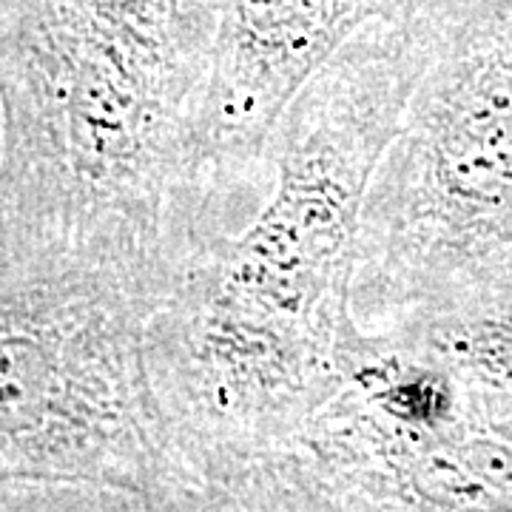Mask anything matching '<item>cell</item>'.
Segmentation results:
<instances>
[{
	"label": "cell",
	"mask_w": 512,
	"mask_h": 512,
	"mask_svg": "<svg viewBox=\"0 0 512 512\" xmlns=\"http://www.w3.org/2000/svg\"><path fill=\"white\" fill-rule=\"evenodd\" d=\"M427 20V18H424ZM367 191L356 296L393 313L512 245V52L441 40Z\"/></svg>",
	"instance_id": "obj_4"
},
{
	"label": "cell",
	"mask_w": 512,
	"mask_h": 512,
	"mask_svg": "<svg viewBox=\"0 0 512 512\" xmlns=\"http://www.w3.org/2000/svg\"><path fill=\"white\" fill-rule=\"evenodd\" d=\"M0 160H3V114H0Z\"/></svg>",
	"instance_id": "obj_6"
},
{
	"label": "cell",
	"mask_w": 512,
	"mask_h": 512,
	"mask_svg": "<svg viewBox=\"0 0 512 512\" xmlns=\"http://www.w3.org/2000/svg\"><path fill=\"white\" fill-rule=\"evenodd\" d=\"M430 60L421 18L379 20L282 111L271 197L239 234L188 228L151 313V387L211 510H242L256 476L342 384L359 228L373 174Z\"/></svg>",
	"instance_id": "obj_1"
},
{
	"label": "cell",
	"mask_w": 512,
	"mask_h": 512,
	"mask_svg": "<svg viewBox=\"0 0 512 512\" xmlns=\"http://www.w3.org/2000/svg\"><path fill=\"white\" fill-rule=\"evenodd\" d=\"M168 282L0 259V501L211 510L148 373Z\"/></svg>",
	"instance_id": "obj_3"
},
{
	"label": "cell",
	"mask_w": 512,
	"mask_h": 512,
	"mask_svg": "<svg viewBox=\"0 0 512 512\" xmlns=\"http://www.w3.org/2000/svg\"><path fill=\"white\" fill-rule=\"evenodd\" d=\"M222 0H0V259L171 276Z\"/></svg>",
	"instance_id": "obj_2"
},
{
	"label": "cell",
	"mask_w": 512,
	"mask_h": 512,
	"mask_svg": "<svg viewBox=\"0 0 512 512\" xmlns=\"http://www.w3.org/2000/svg\"><path fill=\"white\" fill-rule=\"evenodd\" d=\"M416 15L419 0H222L202 123L205 171L265 163L282 111L350 37Z\"/></svg>",
	"instance_id": "obj_5"
}]
</instances>
